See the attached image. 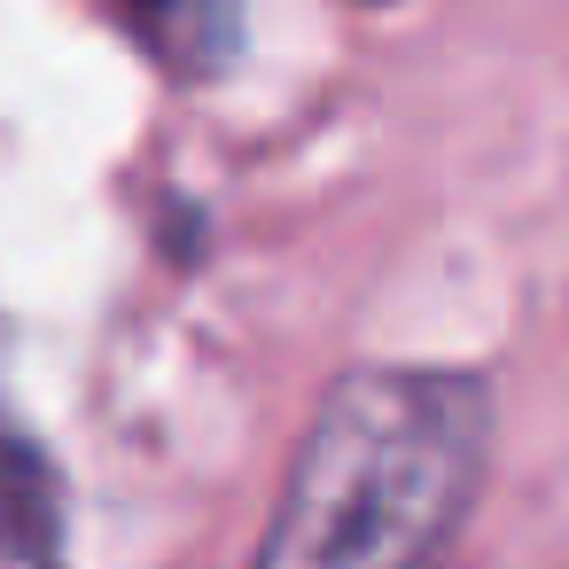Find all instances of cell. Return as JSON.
I'll list each match as a JSON object with an SVG mask.
<instances>
[{"mask_svg": "<svg viewBox=\"0 0 569 569\" xmlns=\"http://www.w3.org/2000/svg\"><path fill=\"white\" fill-rule=\"evenodd\" d=\"M483 382L367 367L320 406L250 569H445L483 476Z\"/></svg>", "mask_w": 569, "mask_h": 569, "instance_id": "obj_1", "label": "cell"}, {"mask_svg": "<svg viewBox=\"0 0 569 569\" xmlns=\"http://www.w3.org/2000/svg\"><path fill=\"white\" fill-rule=\"evenodd\" d=\"M48 530V483H40V460L24 452V437L0 413V538H40Z\"/></svg>", "mask_w": 569, "mask_h": 569, "instance_id": "obj_2", "label": "cell"}]
</instances>
